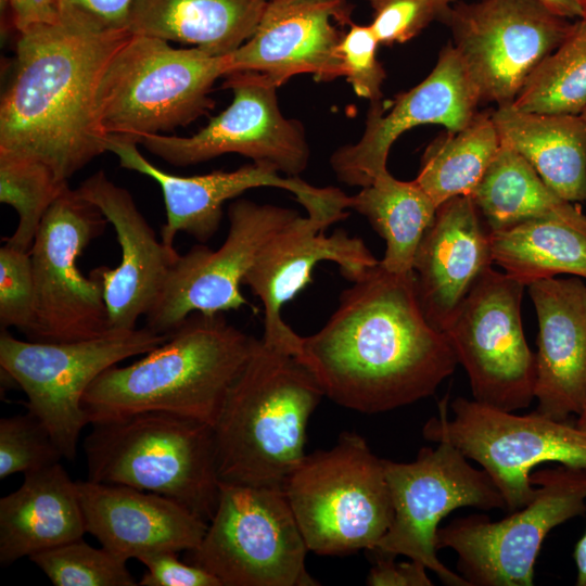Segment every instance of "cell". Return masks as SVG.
Here are the masks:
<instances>
[{"label": "cell", "mask_w": 586, "mask_h": 586, "mask_svg": "<svg viewBox=\"0 0 586 586\" xmlns=\"http://www.w3.org/2000/svg\"><path fill=\"white\" fill-rule=\"evenodd\" d=\"M352 282L326 324L301 336L295 357L324 396L359 412L433 395L458 360L445 333L425 318L413 272L393 273L379 263Z\"/></svg>", "instance_id": "6da1fadb"}, {"label": "cell", "mask_w": 586, "mask_h": 586, "mask_svg": "<svg viewBox=\"0 0 586 586\" xmlns=\"http://www.w3.org/2000/svg\"><path fill=\"white\" fill-rule=\"evenodd\" d=\"M130 35L62 20L21 34L1 98L0 151L42 162L61 182L107 152L95 93L103 69Z\"/></svg>", "instance_id": "7a4b0ae2"}, {"label": "cell", "mask_w": 586, "mask_h": 586, "mask_svg": "<svg viewBox=\"0 0 586 586\" xmlns=\"http://www.w3.org/2000/svg\"><path fill=\"white\" fill-rule=\"evenodd\" d=\"M256 340L222 313H192L166 342L131 365L107 368L89 385L82 397L88 421L161 411L214 428Z\"/></svg>", "instance_id": "3957f363"}, {"label": "cell", "mask_w": 586, "mask_h": 586, "mask_svg": "<svg viewBox=\"0 0 586 586\" xmlns=\"http://www.w3.org/2000/svg\"><path fill=\"white\" fill-rule=\"evenodd\" d=\"M323 396L302 361L257 339L214 426L220 481L282 488L306 455L307 423Z\"/></svg>", "instance_id": "277c9868"}, {"label": "cell", "mask_w": 586, "mask_h": 586, "mask_svg": "<svg viewBox=\"0 0 586 586\" xmlns=\"http://www.w3.org/2000/svg\"><path fill=\"white\" fill-rule=\"evenodd\" d=\"M91 425L88 480L156 493L212 520L220 492L212 425L161 411Z\"/></svg>", "instance_id": "5b68a950"}, {"label": "cell", "mask_w": 586, "mask_h": 586, "mask_svg": "<svg viewBox=\"0 0 586 586\" xmlns=\"http://www.w3.org/2000/svg\"><path fill=\"white\" fill-rule=\"evenodd\" d=\"M229 73V55L131 34L102 72L95 114L107 136L139 143L149 135L183 127L206 114L214 82Z\"/></svg>", "instance_id": "8992f818"}, {"label": "cell", "mask_w": 586, "mask_h": 586, "mask_svg": "<svg viewBox=\"0 0 586 586\" xmlns=\"http://www.w3.org/2000/svg\"><path fill=\"white\" fill-rule=\"evenodd\" d=\"M282 489L308 550L320 556L372 550L393 521L383 459L354 432L305 455Z\"/></svg>", "instance_id": "52a82bcc"}, {"label": "cell", "mask_w": 586, "mask_h": 586, "mask_svg": "<svg viewBox=\"0 0 586 586\" xmlns=\"http://www.w3.org/2000/svg\"><path fill=\"white\" fill-rule=\"evenodd\" d=\"M308 547L281 487L220 481L218 505L201 544L184 561L221 586H316Z\"/></svg>", "instance_id": "ba28073f"}, {"label": "cell", "mask_w": 586, "mask_h": 586, "mask_svg": "<svg viewBox=\"0 0 586 586\" xmlns=\"http://www.w3.org/2000/svg\"><path fill=\"white\" fill-rule=\"evenodd\" d=\"M438 403L422 433L425 440H445L487 472L501 493L506 509L515 511L528 504L536 492L532 471L544 462L586 468V431L536 411L517 415L456 397Z\"/></svg>", "instance_id": "9c48e42d"}, {"label": "cell", "mask_w": 586, "mask_h": 586, "mask_svg": "<svg viewBox=\"0 0 586 586\" xmlns=\"http://www.w3.org/2000/svg\"><path fill=\"white\" fill-rule=\"evenodd\" d=\"M533 499L508 517L456 518L438 527L436 549L457 555V570L470 586H531L547 534L586 511V468L560 464L533 470Z\"/></svg>", "instance_id": "30bf717a"}, {"label": "cell", "mask_w": 586, "mask_h": 586, "mask_svg": "<svg viewBox=\"0 0 586 586\" xmlns=\"http://www.w3.org/2000/svg\"><path fill=\"white\" fill-rule=\"evenodd\" d=\"M170 337L148 327L112 331L66 343L24 341L7 330L0 335L2 375L27 396V409L47 428L63 458L74 461L81 430L89 423L82 397L107 368L144 355Z\"/></svg>", "instance_id": "8fae6325"}, {"label": "cell", "mask_w": 586, "mask_h": 586, "mask_svg": "<svg viewBox=\"0 0 586 586\" xmlns=\"http://www.w3.org/2000/svg\"><path fill=\"white\" fill-rule=\"evenodd\" d=\"M100 209L67 184L46 213L29 249L36 303L29 341L66 343L112 332L102 286L77 260L106 227Z\"/></svg>", "instance_id": "7c38bea8"}, {"label": "cell", "mask_w": 586, "mask_h": 586, "mask_svg": "<svg viewBox=\"0 0 586 586\" xmlns=\"http://www.w3.org/2000/svg\"><path fill=\"white\" fill-rule=\"evenodd\" d=\"M393 521L372 550L421 562L448 586H470L436 555L440 522L462 507L505 509V499L487 472L474 468L451 443L422 447L411 462L383 459Z\"/></svg>", "instance_id": "4fadbf2b"}, {"label": "cell", "mask_w": 586, "mask_h": 586, "mask_svg": "<svg viewBox=\"0 0 586 586\" xmlns=\"http://www.w3.org/2000/svg\"><path fill=\"white\" fill-rule=\"evenodd\" d=\"M524 288L489 267L443 330L466 370L473 399L506 411L524 409L534 399L535 354L521 318Z\"/></svg>", "instance_id": "5bb4252c"}, {"label": "cell", "mask_w": 586, "mask_h": 586, "mask_svg": "<svg viewBox=\"0 0 586 586\" xmlns=\"http://www.w3.org/2000/svg\"><path fill=\"white\" fill-rule=\"evenodd\" d=\"M450 29L481 102L512 104L523 84L566 38L573 23L537 0L454 2L440 17Z\"/></svg>", "instance_id": "9a60e30c"}, {"label": "cell", "mask_w": 586, "mask_h": 586, "mask_svg": "<svg viewBox=\"0 0 586 586\" xmlns=\"http://www.w3.org/2000/svg\"><path fill=\"white\" fill-rule=\"evenodd\" d=\"M231 104L189 137L149 135L139 140L149 152L174 166H190L227 153L267 164L288 177H298L310 151L302 124L280 111L277 86L257 72L226 75Z\"/></svg>", "instance_id": "2e32d148"}, {"label": "cell", "mask_w": 586, "mask_h": 586, "mask_svg": "<svg viewBox=\"0 0 586 586\" xmlns=\"http://www.w3.org/2000/svg\"><path fill=\"white\" fill-rule=\"evenodd\" d=\"M297 215L245 199L232 202L225 242L217 250L195 245L178 257L145 316V327L170 335L192 313L217 314L250 305L241 292L247 271L267 241Z\"/></svg>", "instance_id": "e0dca14e"}, {"label": "cell", "mask_w": 586, "mask_h": 586, "mask_svg": "<svg viewBox=\"0 0 586 586\" xmlns=\"http://www.w3.org/2000/svg\"><path fill=\"white\" fill-rule=\"evenodd\" d=\"M138 143L119 136H109L106 150L115 154L119 165L155 180L163 193L166 221L161 227V240L173 245L179 232L199 242L213 238L222 218V206L246 190L271 187L286 190L295 196L309 216L335 221L345 219L351 196L337 188H318L298 177H282L263 163L243 165L235 170H214L204 175L178 176L149 162L138 150Z\"/></svg>", "instance_id": "ac0fdd59"}, {"label": "cell", "mask_w": 586, "mask_h": 586, "mask_svg": "<svg viewBox=\"0 0 586 586\" xmlns=\"http://www.w3.org/2000/svg\"><path fill=\"white\" fill-rule=\"evenodd\" d=\"M333 224L297 215L267 241L243 280L264 307L262 340L294 356L301 335L284 322L281 310L311 282L318 263H336L351 282L380 263L360 238L343 229L327 235Z\"/></svg>", "instance_id": "d6986e66"}, {"label": "cell", "mask_w": 586, "mask_h": 586, "mask_svg": "<svg viewBox=\"0 0 586 586\" xmlns=\"http://www.w3.org/2000/svg\"><path fill=\"white\" fill-rule=\"evenodd\" d=\"M479 92L451 43L419 85L396 97L387 114L372 103L361 138L343 145L330 158L341 182L366 187L387 173V156L395 140L405 131L425 124H438L447 130L466 127L476 114Z\"/></svg>", "instance_id": "ffe728a7"}, {"label": "cell", "mask_w": 586, "mask_h": 586, "mask_svg": "<svg viewBox=\"0 0 586 586\" xmlns=\"http://www.w3.org/2000/svg\"><path fill=\"white\" fill-rule=\"evenodd\" d=\"M79 194L95 205L116 232L122 257L116 268L99 266L90 277L102 286L112 331L137 328L157 302L168 273L180 254L158 240L130 192L103 170L86 178Z\"/></svg>", "instance_id": "44dd1931"}, {"label": "cell", "mask_w": 586, "mask_h": 586, "mask_svg": "<svg viewBox=\"0 0 586 586\" xmlns=\"http://www.w3.org/2000/svg\"><path fill=\"white\" fill-rule=\"evenodd\" d=\"M334 21H352L345 0H269L254 34L229 55L228 74L257 72L277 87L300 74L343 76Z\"/></svg>", "instance_id": "7402d4cb"}, {"label": "cell", "mask_w": 586, "mask_h": 586, "mask_svg": "<svg viewBox=\"0 0 586 586\" xmlns=\"http://www.w3.org/2000/svg\"><path fill=\"white\" fill-rule=\"evenodd\" d=\"M86 532L129 560L156 551H189L202 542L204 519L163 495L126 485L76 481Z\"/></svg>", "instance_id": "603a6c76"}, {"label": "cell", "mask_w": 586, "mask_h": 586, "mask_svg": "<svg viewBox=\"0 0 586 586\" xmlns=\"http://www.w3.org/2000/svg\"><path fill=\"white\" fill-rule=\"evenodd\" d=\"M491 230L470 195L442 203L418 246L412 272L422 311L443 332L493 264Z\"/></svg>", "instance_id": "cb8c5ba5"}, {"label": "cell", "mask_w": 586, "mask_h": 586, "mask_svg": "<svg viewBox=\"0 0 586 586\" xmlns=\"http://www.w3.org/2000/svg\"><path fill=\"white\" fill-rule=\"evenodd\" d=\"M527 288L538 321L535 411L565 421L586 397V284L572 276Z\"/></svg>", "instance_id": "d4e9b609"}, {"label": "cell", "mask_w": 586, "mask_h": 586, "mask_svg": "<svg viewBox=\"0 0 586 586\" xmlns=\"http://www.w3.org/2000/svg\"><path fill=\"white\" fill-rule=\"evenodd\" d=\"M0 499V564L82 538L84 514L74 482L60 462L24 474Z\"/></svg>", "instance_id": "484cf974"}, {"label": "cell", "mask_w": 586, "mask_h": 586, "mask_svg": "<svg viewBox=\"0 0 586 586\" xmlns=\"http://www.w3.org/2000/svg\"><path fill=\"white\" fill-rule=\"evenodd\" d=\"M269 0H136L131 34L227 56L254 34Z\"/></svg>", "instance_id": "4316f807"}, {"label": "cell", "mask_w": 586, "mask_h": 586, "mask_svg": "<svg viewBox=\"0 0 586 586\" xmlns=\"http://www.w3.org/2000/svg\"><path fill=\"white\" fill-rule=\"evenodd\" d=\"M493 120L504 142L520 153L561 199L586 202V120L573 114L497 106Z\"/></svg>", "instance_id": "83f0119b"}, {"label": "cell", "mask_w": 586, "mask_h": 586, "mask_svg": "<svg viewBox=\"0 0 586 586\" xmlns=\"http://www.w3.org/2000/svg\"><path fill=\"white\" fill-rule=\"evenodd\" d=\"M470 196L491 232L536 219L561 221L586 232V215L581 208L555 193L502 140Z\"/></svg>", "instance_id": "f1b7e54d"}, {"label": "cell", "mask_w": 586, "mask_h": 586, "mask_svg": "<svg viewBox=\"0 0 586 586\" xmlns=\"http://www.w3.org/2000/svg\"><path fill=\"white\" fill-rule=\"evenodd\" d=\"M351 208L385 241L381 266L393 273L412 271L420 241L437 209L415 179L402 181L387 171L351 196Z\"/></svg>", "instance_id": "f546056e"}, {"label": "cell", "mask_w": 586, "mask_h": 586, "mask_svg": "<svg viewBox=\"0 0 586 586\" xmlns=\"http://www.w3.org/2000/svg\"><path fill=\"white\" fill-rule=\"evenodd\" d=\"M493 262L520 283L571 275L586 278V232L536 219L491 232Z\"/></svg>", "instance_id": "4dcf8cb0"}, {"label": "cell", "mask_w": 586, "mask_h": 586, "mask_svg": "<svg viewBox=\"0 0 586 586\" xmlns=\"http://www.w3.org/2000/svg\"><path fill=\"white\" fill-rule=\"evenodd\" d=\"M501 138L492 114L476 113L459 130H447L425 149L415 181L438 207L470 195L495 157Z\"/></svg>", "instance_id": "1f68e13d"}, {"label": "cell", "mask_w": 586, "mask_h": 586, "mask_svg": "<svg viewBox=\"0 0 586 586\" xmlns=\"http://www.w3.org/2000/svg\"><path fill=\"white\" fill-rule=\"evenodd\" d=\"M540 114L579 115L586 109V18L531 73L513 103Z\"/></svg>", "instance_id": "d6a6232c"}, {"label": "cell", "mask_w": 586, "mask_h": 586, "mask_svg": "<svg viewBox=\"0 0 586 586\" xmlns=\"http://www.w3.org/2000/svg\"><path fill=\"white\" fill-rule=\"evenodd\" d=\"M67 184L42 162L0 151V202L18 215L17 227L5 243L28 252L46 213Z\"/></svg>", "instance_id": "836d02e7"}, {"label": "cell", "mask_w": 586, "mask_h": 586, "mask_svg": "<svg viewBox=\"0 0 586 586\" xmlns=\"http://www.w3.org/2000/svg\"><path fill=\"white\" fill-rule=\"evenodd\" d=\"M55 586H135L126 559L82 538L29 557Z\"/></svg>", "instance_id": "e575fe53"}, {"label": "cell", "mask_w": 586, "mask_h": 586, "mask_svg": "<svg viewBox=\"0 0 586 586\" xmlns=\"http://www.w3.org/2000/svg\"><path fill=\"white\" fill-rule=\"evenodd\" d=\"M63 458L53 437L33 413L0 420V479L35 472Z\"/></svg>", "instance_id": "d590c367"}, {"label": "cell", "mask_w": 586, "mask_h": 586, "mask_svg": "<svg viewBox=\"0 0 586 586\" xmlns=\"http://www.w3.org/2000/svg\"><path fill=\"white\" fill-rule=\"evenodd\" d=\"M35 281L29 251L9 244L0 249V326L14 327L24 334L35 317Z\"/></svg>", "instance_id": "8d00e7d4"}, {"label": "cell", "mask_w": 586, "mask_h": 586, "mask_svg": "<svg viewBox=\"0 0 586 586\" xmlns=\"http://www.w3.org/2000/svg\"><path fill=\"white\" fill-rule=\"evenodd\" d=\"M348 25L349 29L339 44L343 76L358 97L379 103L386 76L377 59L379 40L370 25H357L352 21Z\"/></svg>", "instance_id": "74e56055"}, {"label": "cell", "mask_w": 586, "mask_h": 586, "mask_svg": "<svg viewBox=\"0 0 586 586\" xmlns=\"http://www.w3.org/2000/svg\"><path fill=\"white\" fill-rule=\"evenodd\" d=\"M370 24L380 44L404 43L421 33L448 9L438 0H369Z\"/></svg>", "instance_id": "f35d334b"}, {"label": "cell", "mask_w": 586, "mask_h": 586, "mask_svg": "<svg viewBox=\"0 0 586 586\" xmlns=\"http://www.w3.org/2000/svg\"><path fill=\"white\" fill-rule=\"evenodd\" d=\"M136 0H59L60 20L101 33L129 31Z\"/></svg>", "instance_id": "ab89813d"}, {"label": "cell", "mask_w": 586, "mask_h": 586, "mask_svg": "<svg viewBox=\"0 0 586 586\" xmlns=\"http://www.w3.org/2000/svg\"><path fill=\"white\" fill-rule=\"evenodd\" d=\"M175 551H156L141 556L138 560L146 566L138 585L141 586H221L219 581L205 570L180 561Z\"/></svg>", "instance_id": "60d3db41"}, {"label": "cell", "mask_w": 586, "mask_h": 586, "mask_svg": "<svg viewBox=\"0 0 586 586\" xmlns=\"http://www.w3.org/2000/svg\"><path fill=\"white\" fill-rule=\"evenodd\" d=\"M375 552L374 563L371 566L367 584L370 586H432L433 583L426 573V566L421 562H397L396 556L371 550Z\"/></svg>", "instance_id": "b9f144b4"}, {"label": "cell", "mask_w": 586, "mask_h": 586, "mask_svg": "<svg viewBox=\"0 0 586 586\" xmlns=\"http://www.w3.org/2000/svg\"><path fill=\"white\" fill-rule=\"evenodd\" d=\"M12 23L21 34L60 21L59 0H7Z\"/></svg>", "instance_id": "7bdbcfd3"}, {"label": "cell", "mask_w": 586, "mask_h": 586, "mask_svg": "<svg viewBox=\"0 0 586 586\" xmlns=\"http://www.w3.org/2000/svg\"><path fill=\"white\" fill-rule=\"evenodd\" d=\"M553 13L571 18H582L583 10L578 0H537Z\"/></svg>", "instance_id": "ee69618b"}, {"label": "cell", "mask_w": 586, "mask_h": 586, "mask_svg": "<svg viewBox=\"0 0 586 586\" xmlns=\"http://www.w3.org/2000/svg\"><path fill=\"white\" fill-rule=\"evenodd\" d=\"M573 558L577 569L576 585L586 586V531L575 545Z\"/></svg>", "instance_id": "f6af8a7d"}, {"label": "cell", "mask_w": 586, "mask_h": 586, "mask_svg": "<svg viewBox=\"0 0 586 586\" xmlns=\"http://www.w3.org/2000/svg\"><path fill=\"white\" fill-rule=\"evenodd\" d=\"M577 420H576V426H578L579 429L586 431V397H585V400H584V404H583V407L579 411V413L577 415Z\"/></svg>", "instance_id": "bcb514c9"}, {"label": "cell", "mask_w": 586, "mask_h": 586, "mask_svg": "<svg viewBox=\"0 0 586 586\" xmlns=\"http://www.w3.org/2000/svg\"><path fill=\"white\" fill-rule=\"evenodd\" d=\"M441 2V4L444 7V8H448L449 5H451L454 2H456L457 0H438Z\"/></svg>", "instance_id": "7dc6e473"}, {"label": "cell", "mask_w": 586, "mask_h": 586, "mask_svg": "<svg viewBox=\"0 0 586 586\" xmlns=\"http://www.w3.org/2000/svg\"><path fill=\"white\" fill-rule=\"evenodd\" d=\"M581 8L583 10V17L586 18V0H578Z\"/></svg>", "instance_id": "c3c4849f"}, {"label": "cell", "mask_w": 586, "mask_h": 586, "mask_svg": "<svg viewBox=\"0 0 586 586\" xmlns=\"http://www.w3.org/2000/svg\"><path fill=\"white\" fill-rule=\"evenodd\" d=\"M581 116L586 120V109L581 113Z\"/></svg>", "instance_id": "681fc988"}]
</instances>
